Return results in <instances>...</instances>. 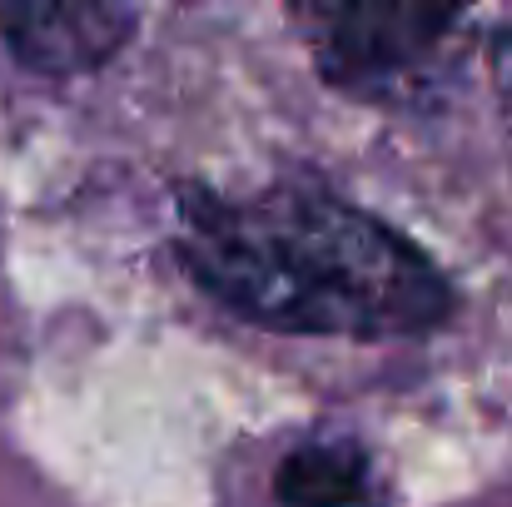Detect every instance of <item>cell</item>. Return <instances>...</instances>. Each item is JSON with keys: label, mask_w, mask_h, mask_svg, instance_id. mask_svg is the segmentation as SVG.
Segmentation results:
<instances>
[{"label": "cell", "mask_w": 512, "mask_h": 507, "mask_svg": "<svg viewBox=\"0 0 512 507\" xmlns=\"http://www.w3.org/2000/svg\"><path fill=\"white\" fill-rule=\"evenodd\" d=\"M140 30L135 0H0V40L30 75L80 80L105 70Z\"/></svg>", "instance_id": "obj_3"}, {"label": "cell", "mask_w": 512, "mask_h": 507, "mask_svg": "<svg viewBox=\"0 0 512 507\" xmlns=\"http://www.w3.org/2000/svg\"><path fill=\"white\" fill-rule=\"evenodd\" d=\"M174 254L194 289L269 334L423 338L448 324L453 284L403 229L314 179L254 194L174 189Z\"/></svg>", "instance_id": "obj_1"}, {"label": "cell", "mask_w": 512, "mask_h": 507, "mask_svg": "<svg viewBox=\"0 0 512 507\" xmlns=\"http://www.w3.org/2000/svg\"><path fill=\"white\" fill-rule=\"evenodd\" d=\"M368 463L348 443H309L284 458L274 493L284 507H358Z\"/></svg>", "instance_id": "obj_4"}, {"label": "cell", "mask_w": 512, "mask_h": 507, "mask_svg": "<svg viewBox=\"0 0 512 507\" xmlns=\"http://www.w3.org/2000/svg\"><path fill=\"white\" fill-rule=\"evenodd\" d=\"M289 10L324 85L383 100L433 60L473 0H289Z\"/></svg>", "instance_id": "obj_2"}, {"label": "cell", "mask_w": 512, "mask_h": 507, "mask_svg": "<svg viewBox=\"0 0 512 507\" xmlns=\"http://www.w3.org/2000/svg\"><path fill=\"white\" fill-rule=\"evenodd\" d=\"M488 70H493V95H498V110L512 125V20L488 40Z\"/></svg>", "instance_id": "obj_5"}]
</instances>
